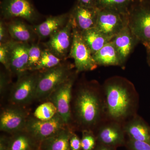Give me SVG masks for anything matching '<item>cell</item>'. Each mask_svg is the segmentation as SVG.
Segmentation results:
<instances>
[{"mask_svg": "<svg viewBox=\"0 0 150 150\" xmlns=\"http://www.w3.org/2000/svg\"><path fill=\"white\" fill-rule=\"evenodd\" d=\"M62 59L45 48L42 50L41 58L33 71H44L57 67L62 63Z\"/></svg>", "mask_w": 150, "mask_h": 150, "instance_id": "25", "label": "cell"}, {"mask_svg": "<svg viewBox=\"0 0 150 150\" xmlns=\"http://www.w3.org/2000/svg\"><path fill=\"white\" fill-rule=\"evenodd\" d=\"M9 137L2 135L0 138V150H8Z\"/></svg>", "mask_w": 150, "mask_h": 150, "instance_id": "34", "label": "cell"}, {"mask_svg": "<svg viewBox=\"0 0 150 150\" xmlns=\"http://www.w3.org/2000/svg\"><path fill=\"white\" fill-rule=\"evenodd\" d=\"M71 129L66 127L53 137L41 142L39 145L40 150H71L69 137Z\"/></svg>", "mask_w": 150, "mask_h": 150, "instance_id": "21", "label": "cell"}, {"mask_svg": "<svg viewBox=\"0 0 150 150\" xmlns=\"http://www.w3.org/2000/svg\"><path fill=\"white\" fill-rule=\"evenodd\" d=\"M77 74L76 71L74 72L67 81L52 93L47 100L54 103L57 108L58 113L66 125L73 130L71 102L74 85Z\"/></svg>", "mask_w": 150, "mask_h": 150, "instance_id": "6", "label": "cell"}, {"mask_svg": "<svg viewBox=\"0 0 150 150\" xmlns=\"http://www.w3.org/2000/svg\"><path fill=\"white\" fill-rule=\"evenodd\" d=\"M140 1H144L150 3V0H140Z\"/></svg>", "mask_w": 150, "mask_h": 150, "instance_id": "38", "label": "cell"}, {"mask_svg": "<svg viewBox=\"0 0 150 150\" xmlns=\"http://www.w3.org/2000/svg\"><path fill=\"white\" fill-rule=\"evenodd\" d=\"M97 143L117 149L126 146V140L123 126L115 121L107 120L94 132Z\"/></svg>", "mask_w": 150, "mask_h": 150, "instance_id": "11", "label": "cell"}, {"mask_svg": "<svg viewBox=\"0 0 150 150\" xmlns=\"http://www.w3.org/2000/svg\"><path fill=\"white\" fill-rule=\"evenodd\" d=\"M81 33L83 41L93 54L99 51L112 40L102 34L96 27Z\"/></svg>", "mask_w": 150, "mask_h": 150, "instance_id": "23", "label": "cell"}, {"mask_svg": "<svg viewBox=\"0 0 150 150\" xmlns=\"http://www.w3.org/2000/svg\"><path fill=\"white\" fill-rule=\"evenodd\" d=\"M123 126L129 139L150 144V127L139 115H135Z\"/></svg>", "mask_w": 150, "mask_h": 150, "instance_id": "17", "label": "cell"}, {"mask_svg": "<svg viewBox=\"0 0 150 150\" xmlns=\"http://www.w3.org/2000/svg\"><path fill=\"white\" fill-rule=\"evenodd\" d=\"M9 72H10L8 71L7 73L1 71L0 74V95L2 98L6 94L10 85V79L8 74Z\"/></svg>", "mask_w": 150, "mask_h": 150, "instance_id": "30", "label": "cell"}, {"mask_svg": "<svg viewBox=\"0 0 150 150\" xmlns=\"http://www.w3.org/2000/svg\"><path fill=\"white\" fill-rule=\"evenodd\" d=\"M8 150H37L39 144L25 130L11 134Z\"/></svg>", "mask_w": 150, "mask_h": 150, "instance_id": "22", "label": "cell"}, {"mask_svg": "<svg viewBox=\"0 0 150 150\" xmlns=\"http://www.w3.org/2000/svg\"><path fill=\"white\" fill-rule=\"evenodd\" d=\"M129 25L139 42L150 43V3L139 1L129 14Z\"/></svg>", "mask_w": 150, "mask_h": 150, "instance_id": "5", "label": "cell"}, {"mask_svg": "<svg viewBox=\"0 0 150 150\" xmlns=\"http://www.w3.org/2000/svg\"><path fill=\"white\" fill-rule=\"evenodd\" d=\"M99 9L88 7L77 3L69 14L73 26L81 32L96 27Z\"/></svg>", "mask_w": 150, "mask_h": 150, "instance_id": "15", "label": "cell"}, {"mask_svg": "<svg viewBox=\"0 0 150 150\" xmlns=\"http://www.w3.org/2000/svg\"><path fill=\"white\" fill-rule=\"evenodd\" d=\"M72 21L70 16L67 24L49 38L44 43L45 48L62 60L69 54L73 38Z\"/></svg>", "mask_w": 150, "mask_h": 150, "instance_id": "13", "label": "cell"}, {"mask_svg": "<svg viewBox=\"0 0 150 150\" xmlns=\"http://www.w3.org/2000/svg\"><path fill=\"white\" fill-rule=\"evenodd\" d=\"M77 3L88 7H96V0H77Z\"/></svg>", "mask_w": 150, "mask_h": 150, "instance_id": "35", "label": "cell"}, {"mask_svg": "<svg viewBox=\"0 0 150 150\" xmlns=\"http://www.w3.org/2000/svg\"><path fill=\"white\" fill-rule=\"evenodd\" d=\"M69 56L74 59L78 73L93 71L98 67L92 53L83 39L81 31L74 26L72 42Z\"/></svg>", "mask_w": 150, "mask_h": 150, "instance_id": "8", "label": "cell"}, {"mask_svg": "<svg viewBox=\"0 0 150 150\" xmlns=\"http://www.w3.org/2000/svg\"><path fill=\"white\" fill-rule=\"evenodd\" d=\"M39 75L38 71H28L18 77L10 90L9 104L26 107L34 101Z\"/></svg>", "mask_w": 150, "mask_h": 150, "instance_id": "4", "label": "cell"}, {"mask_svg": "<svg viewBox=\"0 0 150 150\" xmlns=\"http://www.w3.org/2000/svg\"><path fill=\"white\" fill-rule=\"evenodd\" d=\"M129 14L112 10L99 9L96 28L102 34L112 39L128 26Z\"/></svg>", "mask_w": 150, "mask_h": 150, "instance_id": "9", "label": "cell"}, {"mask_svg": "<svg viewBox=\"0 0 150 150\" xmlns=\"http://www.w3.org/2000/svg\"><path fill=\"white\" fill-rule=\"evenodd\" d=\"M95 150H116V149L110 146L97 143Z\"/></svg>", "mask_w": 150, "mask_h": 150, "instance_id": "36", "label": "cell"}, {"mask_svg": "<svg viewBox=\"0 0 150 150\" xmlns=\"http://www.w3.org/2000/svg\"><path fill=\"white\" fill-rule=\"evenodd\" d=\"M42 50L38 44L33 43L30 44L28 71H33L40 61Z\"/></svg>", "mask_w": 150, "mask_h": 150, "instance_id": "27", "label": "cell"}, {"mask_svg": "<svg viewBox=\"0 0 150 150\" xmlns=\"http://www.w3.org/2000/svg\"><path fill=\"white\" fill-rule=\"evenodd\" d=\"M37 150H40V149H38Z\"/></svg>", "mask_w": 150, "mask_h": 150, "instance_id": "39", "label": "cell"}, {"mask_svg": "<svg viewBox=\"0 0 150 150\" xmlns=\"http://www.w3.org/2000/svg\"><path fill=\"white\" fill-rule=\"evenodd\" d=\"M81 132V150H95L97 141L94 132L89 130H84Z\"/></svg>", "mask_w": 150, "mask_h": 150, "instance_id": "28", "label": "cell"}, {"mask_svg": "<svg viewBox=\"0 0 150 150\" xmlns=\"http://www.w3.org/2000/svg\"><path fill=\"white\" fill-rule=\"evenodd\" d=\"M102 88L107 119L123 125L137 115L139 96L130 82L112 78L106 81Z\"/></svg>", "mask_w": 150, "mask_h": 150, "instance_id": "2", "label": "cell"}, {"mask_svg": "<svg viewBox=\"0 0 150 150\" xmlns=\"http://www.w3.org/2000/svg\"><path fill=\"white\" fill-rule=\"evenodd\" d=\"M140 0H96V7L129 14L135 5Z\"/></svg>", "mask_w": 150, "mask_h": 150, "instance_id": "24", "label": "cell"}, {"mask_svg": "<svg viewBox=\"0 0 150 150\" xmlns=\"http://www.w3.org/2000/svg\"><path fill=\"white\" fill-rule=\"evenodd\" d=\"M146 48L147 53V60L148 64L150 66V43L149 45L145 46Z\"/></svg>", "mask_w": 150, "mask_h": 150, "instance_id": "37", "label": "cell"}, {"mask_svg": "<svg viewBox=\"0 0 150 150\" xmlns=\"http://www.w3.org/2000/svg\"><path fill=\"white\" fill-rule=\"evenodd\" d=\"M125 146L128 150H150L149 143L134 141L129 139L126 141Z\"/></svg>", "mask_w": 150, "mask_h": 150, "instance_id": "31", "label": "cell"}, {"mask_svg": "<svg viewBox=\"0 0 150 150\" xmlns=\"http://www.w3.org/2000/svg\"><path fill=\"white\" fill-rule=\"evenodd\" d=\"M30 43H21L11 39L10 41V69L17 77L28 71V51Z\"/></svg>", "mask_w": 150, "mask_h": 150, "instance_id": "14", "label": "cell"}, {"mask_svg": "<svg viewBox=\"0 0 150 150\" xmlns=\"http://www.w3.org/2000/svg\"><path fill=\"white\" fill-rule=\"evenodd\" d=\"M111 41L116 48L123 65L131 54L136 43L139 42L129 25L115 35Z\"/></svg>", "mask_w": 150, "mask_h": 150, "instance_id": "18", "label": "cell"}, {"mask_svg": "<svg viewBox=\"0 0 150 150\" xmlns=\"http://www.w3.org/2000/svg\"><path fill=\"white\" fill-rule=\"evenodd\" d=\"M10 40L6 43H0V62L4 67L6 70L9 72Z\"/></svg>", "mask_w": 150, "mask_h": 150, "instance_id": "29", "label": "cell"}, {"mask_svg": "<svg viewBox=\"0 0 150 150\" xmlns=\"http://www.w3.org/2000/svg\"><path fill=\"white\" fill-rule=\"evenodd\" d=\"M69 18V14L49 17L41 23L33 25L32 28L39 39L49 38L64 27Z\"/></svg>", "mask_w": 150, "mask_h": 150, "instance_id": "16", "label": "cell"}, {"mask_svg": "<svg viewBox=\"0 0 150 150\" xmlns=\"http://www.w3.org/2000/svg\"><path fill=\"white\" fill-rule=\"evenodd\" d=\"M10 36L6 25L3 21L0 22V43H6L11 40L8 38Z\"/></svg>", "mask_w": 150, "mask_h": 150, "instance_id": "33", "label": "cell"}, {"mask_svg": "<svg viewBox=\"0 0 150 150\" xmlns=\"http://www.w3.org/2000/svg\"><path fill=\"white\" fill-rule=\"evenodd\" d=\"M57 113V108L54 103L47 100L36 108L33 115L39 120L47 121L54 118Z\"/></svg>", "mask_w": 150, "mask_h": 150, "instance_id": "26", "label": "cell"}, {"mask_svg": "<svg viewBox=\"0 0 150 150\" xmlns=\"http://www.w3.org/2000/svg\"><path fill=\"white\" fill-rule=\"evenodd\" d=\"M66 127L68 126L59 113L47 121L39 120L30 115L24 130L40 145L43 141L53 137Z\"/></svg>", "mask_w": 150, "mask_h": 150, "instance_id": "7", "label": "cell"}, {"mask_svg": "<svg viewBox=\"0 0 150 150\" xmlns=\"http://www.w3.org/2000/svg\"><path fill=\"white\" fill-rule=\"evenodd\" d=\"M69 143L71 150H81V139L74 130L70 133Z\"/></svg>", "mask_w": 150, "mask_h": 150, "instance_id": "32", "label": "cell"}, {"mask_svg": "<svg viewBox=\"0 0 150 150\" xmlns=\"http://www.w3.org/2000/svg\"><path fill=\"white\" fill-rule=\"evenodd\" d=\"M93 57L98 66L123 65L116 48L111 40L93 54Z\"/></svg>", "mask_w": 150, "mask_h": 150, "instance_id": "20", "label": "cell"}, {"mask_svg": "<svg viewBox=\"0 0 150 150\" xmlns=\"http://www.w3.org/2000/svg\"><path fill=\"white\" fill-rule=\"evenodd\" d=\"M11 39L18 42L29 43L37 36L32 26L18 18L11 20L6 23Z\"/></svg>", "mask_w": 150, "mask_h": 150, "instance_id": "19", "label": "cell"}, {"mask_svg": "<svg viewBox=\"0 0 150 150\" xmlns=\"http://www.w3.org/2000/svg\"><path fill=\"white\" fill-rule=\"evenodd\" d=\"M73 67L62 63L57 67L39 71L34 101L43 102L72 74Z\"/></svg>", "mask_w": 150, "mask_h": 150, "instance_id": "3", "label": "cell"}, {"mask_svg": "<svg viewBox=\"0 0 150 150\" xmlns=\"http://www.w3.org/2000/svg\"><path fill=\"white\" fill-rule=\"evenodd\" d=\"M1 12L4 18H21L30 22L36 21L38 15L30 0H3Z\"/></svg>", "mask_w": 150, "mask_h": 150, "instance_id": "12", "label": "cell"}, {"mask_svg": "<svg viewBox=\"0 0 150 150\" xmlns=\"http://www.w3.org/2000/svg\"><path fill=\"white\" fill-rule=\"evenodd\" d=\"M71 113L74 131L94 132L107 119L103 88L90 82L73 89Z\"/></svg>", "mask_w": 150, "mask_h": 150, "instance_id": "1", "label": "cell"}, {"mask_svg": "<svg viewBox=\"0 0 150 150\" xmlns=\"http://www.w3.org/2000/svg\"><path fill=\"white\" fill-rule=\"evenodd\" d=\"M30 116L26 107L9 104L1 110L0 130L10 134L22 131Z\"/></svg>", "mask_w": 150, "mask_h": 150, "instance_id": "10", "label": "cell"}]
</instances>
